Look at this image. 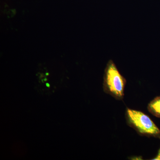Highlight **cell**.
<instances>
[{
  "label": "cell",
  "instance_id": "cell-1",
  "mask_svg": "<svg viewBox=\"0 0 160 160\" xmlns=\"http://www.w3.org/2000/svg\"><path fill=\"white\" fill-rule=\"evenodd\" d=\"M126 83V79L120 73L115 63L112 60H109L104 74V86L106 90L116 97L122 98Z\"/></svg>",
  "mask_w": 160,
  "mask_h": 160
},
{
  "label": "cell",
  "instance_id": "cell-2",
  "mask_svg": "<svg viewBox=\"0 0 160 160\" xmlns=\"http://www.w3.org/2000/svg\"><path fill=\"white\" fill-rule=\"evenodd\" d=\"M127 113L129 122L141 133L153 135L160 134V129L157 126L148 116L142 112L128 109Z\"/></svg>",
  "mask_w": 160,
  "mask_h": 160
},
{
  "label": "cell",
  "instance_id": "cell-3",
  "mask_svg": "<svg viewBox=\"0 0 160 160\" xmlns=\"http://www.w3.org/2000/svg\"><path fill=\"white\" fill-rule=\"evenodd\" d=\"M148 109L152 114L160 118V97L155 98L149 103Z\"/></svg>",
  "mask_w": 160,
  "mask_h": 160
},
{
  "label": "cell",
  "instance_id": "cell-4",
  "mask_svg": "<svg viewBox=\"0 0 160 160\" xmlns=\"http://www.w3.org/2000/svg\"><path fill=\"white\" fill-rule=\"evenodd\" d=\"M153 160H160V149L158 151V155L156 157L153 159Z\"/></svg>",
  "mask_w": 160,
  "mask_h": 160
}]
</instances>
